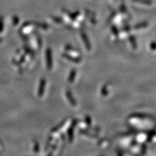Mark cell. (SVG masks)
Wrapping results in <instances>:
<instances>
[{
	"mask_svg": "<svg viewBox=\"0 0 156 156\" xmlns=\"http://www.w3.org/2000/svg\"><path fill=\"white\" fill-rule=\"evenodd\" d=\"M81 37H82V39L85 42V44L86 48H87V49H91V45L89 44V41L88 40V38L87 37V35L85 33H82V34H81Z\"/></svg>",
	"mask_w": 156,
	"mask_h": 156,
	"instance_id": "6da1fadb",
	"label": "cell"
},
{
	"mask_svg": "<svg viewBox=\"0 0 156 156\" xmlns=\"http://www.w3.org/2000/svg\"><path fill=\"white\" fill-rule=\"evenodd\" d=\"M66 96H67V97H68V100H69V102H70V104H72V105L74 106H75L76 105V101L74 100V98L72 99V93H70V91H68L66 92Z\"/></svg>",
	"mask_w": 156,
	"mask_h": 156,
	"instance_id": "7a4b0ae2",
	"label": "cell"
},
{
	"mask_svg": "<svg viewBox=\"0 0 156 156\" xmlns=\"http://www.w3.org/2000/svg\"><path fill=\"white\" fill-rule=\"evenodd\" d=\"M76 76V71L75 70H73L71 71L70 74V77H69V81L70 82H72L74 80V78H75Z\"/></svg>",
	"mask_w": 156,
	"mask_h": 156,
	"instance_id": "3957f363",
	"label": "cell"
}]
</instances>
